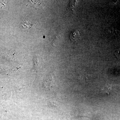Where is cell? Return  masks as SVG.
I'll list each match as a JSON object with an SVG mask.
<instances>
[{
	"label": "cell",
	"instance_id": "cell-1",
	"mask_svg": "<svg viewBox=\"0 0 120 120\" xmlns=\"http://www.w3.org/2000/svg\"><path fill=\"white\" fill-rule=\"evenodd\" d=\"M54 84V79L52 75L47 76L43 82L42 86L45 88H52Z\"/></svg>",
	"mask_w": 120,
	"mask_h": 120
},
{
	"label": "cell",
	"instance_id": "cell-3",
	"mask_svg": "<svg viewBox=\"0 0 120 120\" xmlns=\"http://www.w3.org/2000/svg\"><path fill=\"white\" fill-rule=\"evenodd\" d=\"M115 54L118 60H120V49L116 50L115 52Z\"/></svg>",
	"mask_w": 120,
	"mask_h": 120
},
{
	"label": "cell",
	"instance_id": "cell-2",
	"mask_svg": "<svg viewBox=\"0 0 120 120\" xmlns=\"http://www.w3.org/2000/svg\"><path fill=\"white\" fill-rule=\"evenodd\" d=\"M69 37L71 41L74 42H76L81 38V36L78 30H75L70 33Z\"/></svg>",
	"mask_w": 120,
	"mask_h": 120
}]
</instances>
